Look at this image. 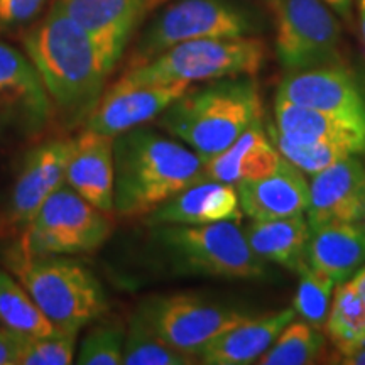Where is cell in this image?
<instances>
[{
    "instance_id": "cell-11",
    "label": "cell",
    "mask_w": 365,
    "mask_h": 365,
    "mask_svg": "<svg viewBox=\"0 0 365 365\" xmlns=\"http://www.w3.org/2000/svg\"><path fill=\"white\" fill-rule=\"evenodd\" d=\"M276 98L365 124L362 88L341 63L289 73L277 86Z\"/></svg>"
},
{
    "instance_id": "cell-29",
    "label": "cell",
    "mask_w": 365,
    "mask_h": 365,
    "mask_svg": "<svg viewBox=\"0 0 365 365\" xmlns=\"http://www.w3.org/2000/svg\"><path fill=\"white\" fill-rule=\"evenodd\" d=\"M298 289L293 299V309L303 322L318 328H325V322L330 312L333 289L336 284L330 276L309 266L308 261L298 267Z\"/></svg>"
},
{
    "instance_id": "cell-3",
    "label": "cell",
    "mask_w": 365,
    "mask_h": 365,
    "mask_svg": "<svg viewBox=\"0 0 365 365\" xmlns=\"http://www.w3.org/2000/svg\"><path fill=\"white\" fill-rule=\"evenodd\" d=\"M261 118L257 83L250 78H235L200 90L190 88L161 113L159 124L207 163Z\"/></svg>"
},
{
    "instance_id": "cell-26",
    "label": "cell",
    "mask_w": 365,
    "mask_h": 365,
    "mask_svg": "<svg viewBox=\"0 0 365 365\" xmlns=\"http://www.w3.org/2000/svg\"><path fill=\"white\" fill-rule=\"evenodd\" d=\"M0 323L29 339L59 331L34 303L26 287L0 271Z\"/></svg>"
},
{
    "instance_id": "cell-32",
    "label": "cell",
    "mask_w": 365,
    "mask_h": 365,
    "mask_svg": "<svg viewBox=\"0 0 365 365\" xmlns=\"http://www.w3.org/2000/svg\"><path fill=\"white\" fill-rule=\"evenodd\" d=\"M76 333L56 331L29 339L19 365H68L75 359Z\"/></svg>"
},
{
    "instance_id": "cell-18",
    "label": "cell",
    "mask_w": 365,
    "mask_h": 365,
    "mask_svg": "<svg viewBox=\"0 0 365 365\" xmlns=\"http://www.w3.org/2000/svg\"><path fill=\"white\" fill-rule=\"evenodd\" d=\"M235 188L242 212L257 222L299 215L309 205V185L303 171L284 158L269 176L239 182Z\"/></svg>"
},
{
    "instance_id": "cell-5",
    "label": "cell",
    "mask_w": 365,
    "mask_h": 365,
    "mask_svg": "<svg viewBox=\"0 0 365 365\" xmlns=\"http://www.w3.org/2000/svg\"><path fill=\"white\" fill-rule=\"evenodd\" d=\"M17 277L58 330L78 333L107 312V296L83 264L58 255H26L14 261Z\"/></svg>"
},
{
    "instance_id": "cell-2",
    "label": "cell",
    "mask_w": 365,
    "mask_h": 365,
    "mask_svg": "<svg viewBox=\"0 0 365 365\" xmlns=\"http://www.w3.org/2000/svg\"><path fill=\"white\" fill-rule=\"evenodd\" d=\"M205 180V161L188 145L144 127L113 137V212L118 217L149 215Z\"/></svg>"
},
{
    "instance_id": "cell-7",
    "label": "cell",
    "mask_w": 365,
    "mask_h": 365,
    "mask_svg": "<svg viewBox=\"0 0 365 365\" xmlns=\"http://www.w3.org/2000/svg\"><path fill=\"white\" fill-rule=\"evenodd\" d=\"M252 14L228 0H180L159 14L139 39L132 68L173 46L207 38H240L255 33Z\"/></svg>"
},
{
    "instance_id": "cell-28",
    "label": "cell",
    "mask_w": 365,
    "mask_h": 365,
    "mask_svg": "<svg viewBox=\"0 0 365 365\" xmlns=\"http://www.w3.org/2000/svg\"><path fill=\"white\" fill-rule=\"evenodd\" d=\"M325 349L323 333L307 322H291L279 333L259 365H307L313 364Z\"/></svg>"
},
{
    "instance_id": "cell-22",
    "label": "cell",
    "mask_w": 365,
    "mask_h": 365,
    "mask_svg": "<svg viewBox=\"0 0 365 365\" xmlns=\"http://www.w3.org/2000/svg\"><path fill=\"white\" fill-rule=\"evenodd\" d=\"M307 261L341 284L365 264V223L339 222L312 230Z\"/></svg>"
},
{
    "instance_id": "cell-30",
    "label": "cell",
    "mask_w": 365,
    "mask_h": 365,
    "mask_svg": "<svg viewBox=\"0 0 365 365\" xmlns=\"http://www.w3.org/2000/svg\"><path fill=\"white\" fill-rule=\"evenodd\" d=\"M269 135H271L281 156L298 168L299 171L308 173V175H317V173L327 170L341 159L352 156L349 150L340 148V145L286 135L276 127L269 129Z\"/></svg>"
},
{
    "instance_id": "cell-20",
    "label": "cell",
    "mask_w": 365,
    "mask_h": 365,
    "mask_svg": "<svg viewBox=\"0 0 365 365\" xmlns=\"http://www.w3.org/2000/svg\"><path fill=\"white\" fill-rule=\"evenodd\" d=\"M66 185L102 212H113V137L86 129L73 139Z\"/></svg>"
},
{
    "instance_id": "cell-27",
    "label": "cell",
    "mask_w": 365,
    "mask_h": 365,
    "mask_svg": "<svg viewBox=\"0 0 365 365\" xmlns=\"http://www.w3.org/2000/svg\"><path fill=\"white\" fill-rule=\"evenodd\" d=\"M125 365H191L200 364L195 355L185 354L163 340L150 328L143 314H132L129 328L125 331L124 345Z\"/></svg>"
},
{
    "instance_id": "cell-33",
    "label": "cell",
    "mask_w": 365,
    "mask_h": 365,
    "mask_svg": "<svg viewBox=\"0 0 365 365\" xmlns=\"http://www.w3.org/2000/svg\"><path fill=\"white\" fill-rule=\"evenodd\" d=\"M44 0H0V26H21L31 21Z\"/></svg>"
},
{
    "instance_id": "cell-39",
    "label": "cell",
    "mask_w": 365,
    "mask_h": 365,
    "mask_svg": "<svg viewBox=\"0 0 365 365\" xmlns=\"http://www.w3.org/2000/svg\"><path fill=\"white\" fill-rule=\"evenodd\" d=\"M269 2H271V4H274V2H277V0H269Z\"/></svg>"
},
{
    "instance_id": "cell-24",
    "label": "cell",
    "mask_w": 365,
    "mask_h": 365,
    "mask_svg": "<svg viewBox=\"0 0 365 365\" xmlns=\"http://www.w3.org/2000/svg\"><path fill=\"white\" fill-rule=\"evenodd\" d=\"M250 249L262 261L298 271L307 262V249L312 230L303 213L276 220H252L244 230Z\"/></svg>"
},
{
    "instance_id": "cell-37",
    "label": "cell",
    "mask_w": 365,
    "mask_h": 365,
    "mask_svg": "<svg viewBox=\"0 0 365 365\" xmlns=\"http://www.w3.org/2000/svg\"><path fill=\"white\" fill-rule=\"evenodd\" d=\"M352 282L355 284V287H357L360 296H362L365 301V267L360 269V271L357 272V276L352 279Z\"/></svg>"
},
{
    "instance_id": "cell-14",
    "label": "cell",
    "mask_w": 365,
    "mask_h": 365,
    "mask_svg": "<svg viewBox=\"0 0 365 365\" xmlns=\"http://www.w3.org/2000/svg\"><path fill=\"white\" fill-rule=\"evenodd\" d=\"M307 215L309 230L339 222L365 223V168L357 158L313 175Z\"/></svg>"
},
{
    "instance_id": "cell-15",
    "label": "cell",
    "mask_w": 365,
    "mask_h": 365,
    "mask_svg": "<svg viewBox=\"0 0 365 365\" xmlns=\"http://www.w3.org/2000/svg\"><path fill=\"white\" fill-rule=\"evenodd\" d=\"M153 0H56L59 7L88 33L113 66Z\"/></svg>"
},
{
    "instance_id": "cell-8",
    "label": "cell",
    "mask_w": 365,
    "mask_h": 365,
    "mask_svg": "<svg viewBox=\"0 0 365 365\" xmlns=\"http://www.w3.org/2000/svg\"><path fill=\"white\" fill-rule=\"evenodd\" d=\"M112 225L102 210L70 186L54 191L26 227L22 254L70 255L93 252L110 235Z\"/></svg>"
},
{
    "instance_id": "cell-10",
    "label": "cell",
    "mask_w": 365,
    "mask_h": 365,
    "mask_svg": "<svg viewBox=\"0 0 365 365\" xmlns=\"http://www.w3.org/2000/svg\"><path fill=\"white\" fill-rule=\"evenodd\" d=\"M137 312L163 340L195 357L210 340L249 318L245 312L198 294L150 296Z\"/></svg>"
},
{
    "instance_id": "cell-4",
    "label": "cell",
    "mask_w": 365,
    "mask_h": 365,
    "mask_svg": "<svg viewBox=\"0 0 365 365\" xmlns=\"http://www.w3.org/2000/svg\"><path fill=\"white\" fill-rule=\"evenodd\" d=\"M153 237L176 274L237 281L269 276L266 261L250 249L239 222L156 225Z\"/></svg>"
},
{
    "instance_id": "cell-35",
    "label": "cell",
    "mask_w": 365,
    "mask_h": 365,
    "mask_svg": "<svg viewBox=\"0 0 365 365\" xmlns=\"http://www.w3.org/2000/svg\"><path fill=\"white\" fill-rule=\"evenodd\" d=\"M328 7H331L341 17L349 19L350 11H352V0H323Z\"/></svg>"
},
{
    "instance_id": "cell-38",
    "label": "cell",
    "mask_w": 365,
    "mask_h": 365,
    "mask_svg": "<svg viewBox=\"0 0 365 365\" xmlns=\"http://www.w3.org/2000/svg\"><path fill=\"white\" fill-rule=\"evenodd\" d=\"M359 21H360V31H362V36H364V41H365V0H360Z\"/></svg>"
},
{
    "instance_id": "cell-23",
    "label": "cell",
    "mask_w": 365,
    "mask_h": 365,
    "mask_svg": "<svg viewBox=\"0 0 365 365\" xmlns=\"http://www.w3.org/2000/svg\"><path fill=\"white\" fill-rule=\"evenodd\" d=\"M274 117L276 129L286 135L340 145L352 156L365 153V124L360 122L346 120L277 98L274 102Z\"/></svg>"
},
{
    "instance_id": "cell-21",
    "label": "cell",
    "mask_w": 365,
    "mask_h": 365,
    "mask_svg": "<svg viewBox=\"0 0 365 365\" xmlns=\"http://www.w3.org/2000/svg\"><path fill=\"white\" fill-rule=\"evenodd\" d=\"M282 156L261 122H255L234 144L205 163L208 180L228 185L261 180L279 166Z\"/></svg>"
},
{
    "instance_id": "cell-1",
    "label": "cell",
    "mask_w": 365,
    "mask_h": 365,
    "mask_svg": "<svg viewBox=\"0 0 365 365\" xmlns=\"http://www.w3.org/2000/svg\"><path fill=\"white\" fill-rule=\"evenodd\" d=\"M24 48L63 118L86 122L112 71L95 39L54 2L26 36Z\"/></svg>"
},
{
    "instance_id": "cell-36",
    "label": "cell",
    "mask_w": 365,
    "mask_h": 365,
    "mask_svg": "<svg viewBox=\"0 0 365 365\" xmlns=\"http://www.w3.org/2000/svg\"><path fill=\"white\" fill-rule=\"evenodd\" d=\"M340 364H349V365H365V345L360 346L359 350H355L354 354L345 355L340 359Z\"/></svg>"
},
{
    "instance_id": "cell-17",
    "label": "cell",
    "mask_w": 365,
    "mask_h": 365,
    "mask_svg": "<svg viewBox=\"0 0 365 365\" xmlns=\"http://www.w3.org/2000/svg\"><path fill=\"white\" fill-rule=\"evenodd\" d=\"M244 212L234 185L205 180L191 185L149 213L148 223L156 225H207L240 222Z\"/></svg>"
},
{
    "instance_id": "cell-19",
    "label": "cell",
    "mask_w": 365,
    "mask_h": 365,
    "mask_svg": "<svg viewBox=\"0 0 365 365\" xmlns=\"http://www.w3.org/2000/svg\"><path fill=\"white\" fill-rule=\"evenodd\" d=\"M296 317L293 308L245 318L200 350L198 359L207 365H247L257 362Z\"/></svg>"
},
{
    "instance_id": "cell-13",
    "label": "cell",
    "mask_w": 365,
    "mask_h": 365,
    "mask_svg": "<svg viewBox=\"0 0 365 365\" xmlns=\"http://www.w3.org/2000/svg\"><path fill=\"white\" fill-rule=\"evenodd\" d=\"M51 112V98L34 63L0 43V117L26 132H38Z\"/></svg>"
},
{
    "instance_id": "cell-31",
    "label": "cell",
    "mask_w": 365,
    "mask_h": 365,
    "mask_svg": "<svg viewBox=\"0 0 365 365\" xmlns=\"http://www.w3.org/2000/svg\"><path fill=\"white\" fill-rule=\"evenodd\" d=\"M125 330L117 319H105L95 325L81 340L76 364L120 365L124 364Z\"/></svg>"
},
{
    "instance_id": "cell-34",
    "label": "cell",
    "mask_w": 365,
    "mask_h": 365,
    "mask_svg": "<svg viewBox=\"0 0 365 365\" xmlns=\"http://www.w3.org/2000/svg\"><path fill=\"white\" fill-rule=\"evenodd\" d=\"M29 336L14 331L11 328H0V365H19Z\"/></svg>"
},
{
    "instance_id": "cell-16",
    "label": "cell",
    "mask_w": 365,
    "mask_h": 365,
    "mask_svg": "<svg viewBox=\"0 0 365 365\" xmlns=\"http://www.w3.org/2000/svg\"><path fill=\"white\" fill-rule=\"evenodd\" d=\"M71 149V139H58L48 140L27 154L12 191L11 220L14 225H29L46 200L66 182Z\"/></svg>"
},
{
    "instance_id": "cell-12",
    "label": "cell",
    "mask_w": 365,
    "mask_h": 365,
    "mask_svg": "<svg viewBox=\"0 0 365 365\" xmlns=\"http://www.w3.org/2000/svg\"><path fill=\"white\" fill-rule=\"evenodd\" d=\"M191 88L178 81L168 85H127L117 81L86 118V129L117 137L161 115Z\"/></svg>"
},
{
    "instance_id": "cell-6",
    "label": "cell",
    "mask_w": 365,
    "mask_h": 365,
    "mask_svg": "<svg viewBox=\"0 0 365 365\" xmlns=\"http://www.w3.org/2000/svg\"><path fill=\"white\" fill-rule=\"evenodd\" d=\"M266 44L257 38H207L176 44L118 81L127 85H168L237 76H255L266 63Z\"/></svg>"
},
{
    "instance_id": "cell-25",
    "label": "cell",
    "mask_w": 365,
    "mask_h": 365,
    "mask_svg": "<svg viewBox=\"0 0 365 365\" xmlns=\"http://www.w3.org/2000/svg\"><path fill=\"white\" fill-rule=\"evenodd\" d=\"M325 331L340 359L365 345V301L352 281L341 282L335 291Z\"/></svg>"
},
{
    "instance_id": "cell-9",
    "label": "cell",
    "mask_w": 365,
    "mask_h": 365,
    "mask_svg": "<svg viewBox=\"0 0 365 365\" xmlns=\"http://www.w3.org/2000/svg\"><path fill=\"white\" fill-rule=\"evenodd\" d=\"M276 54L286 71L336 65L340 61V26L319 0H277Z\"/></svg>"
}]
</instances>
